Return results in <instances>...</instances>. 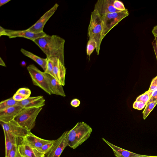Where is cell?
Instances as JSON below:
<instances>
[{"instance_id": "d6986e66", "label": "cell", "mask_w": 157, "mask_h": 157, "mask_svg": "<svg viewBox=\"0 0 157 157\" xmlns=\"http://www.w3.org/2000/svg\"><path fill=\"white\" fill-rule=\"evenodd\" d=\"M5 144V156L6 157L14 146L18 145V138L12 134L4 132Z\"/></svg>"}, {"instance_id": "7402d4cb", "label": "cell", "mask_w": 157, "mask_h": 157, "mask_svg": "<svg viewBox=\"0 0 157 157\" xmlns=\"http://www.w3.org/2000/svg\"><path fill=\"white\" fill-rule=\"evenodd\" d=\"M56 140H52L50 142L36 149L45 155L47 154L52 149L55 144Z\"/></svg>"}, {"instance_id": "d590c367", "label": "cell", "mask_w": 157, "mask_h": 157, "mask_svg": "<svg viewBox=\"0 0 157 157\" xmlns=\"http://www.w3.org/2000/svg\"><path fill=\"white\" fill-rule=\"evenodd\" d=\"M152 32L154 36H157V25L155 26L154 27L152 31Z\"/></svg>"}, {"instance_id": "603a6c76", "label": "cell", "mask_w": 157, "mask_h": 157, "mask_svg": "<svg viewBox=\"0 0 157 157\" xmlns=\"http://www.w3.org/2000/svg\"><path fill=\"white\" fill-rule=\"evenodd\" d=\"M97 44L95 40L93 39H89L87 45V54L90 57L94 50L96 49Z\"/></svg>"}, {"instance_id": "d4e9b609", "label": "cell", "mask_w": 157, "mask_h": 157, "mask_svg": "<svg viewBox=\"0 0 157 157\" xmlns=\"http://www.w3.org/2000/svg\"><path fill=\"white\" fill-rule=\"evenodd\" d=\"M46 58L47 59V68L46 71L44 72L45 73L49 74L54 77L53 72L54 67L53 59L52 58L51 59Z\"/></svg>"}, {"instance_id": "ffe728a7", "label": "cell", "mask_w": 157, "mask_h": 157, "mask_svg": "<svg viewBox=\"0 0 157 157\" xmlns=\"http://www.w3.org/2000/svg\"><path fill=\"white\" fill-rule=\"evenodd\" d=\"M21 52L25 56L31 59L37 63L43 69L45 72L46 69L47 59L41 58L33 53L23 48L20 50Z\"/></svg>"}, {"instance_id": "7a4b0ae2", "label": "cell", "mask_w": 157, "mask_h": 157, "mask_svg": "<svg viewBox=\"0 0 157 157\" xmlns=\"http://www.w3.org/2000/svg\"><path fill=\"white\" fill-rule=\"evenodd\" d=\"M92 132V128L86 123L78 122L69 131L68 146L76 149L90 137Z\"/></svg>"}, {"instance_id": "ac0fdd59", "label": "cell", "mask_w": 157, "mask_h": 157, "mask_svg": "<svg viewBox=\"0 0 157 157\" xmlns=\"http://www.w3.org/2000/svg\"><path fill=\"white\" fill-rule=\"evenodd\" d=\"M45 74L52 94L63 97H66L63 86L61 85L53 76L48 74Z\"/></svg>"}, {"instance_id": "30bf717a", "label": "cell", "mask_w": 157, "mask_h": 157, "mask_svg": "<svg viewBox=\"0 0 157 157\" xmlns=\"http://www.w3.org/2000/svg\"><path fill=\"white\" fill-rule=\"evenodd\" d=\"M7 36L10 38L18 37H24L29 39L33 42L36 39L46 35L44 32L40 33H35L27 30H13L6 29Z\"/></svg>"}, {"instance_id": "2e32d148", "label": "cell", "mask_w": 157, "mask_h": 157, "mask_svg": "<svg viewBox=\"0 0 157 157\" xmlns=\"http://www.w3.org/2000/svg\"><path fill=\"white\" fill-rule=\"evenodd\" d=\"M102 139L112 149L116 157H140L143 155L120 148L109 142L103 138H102Z\"/></svg>"}, {"instance_id": "9a60e30c", "label": "cell", "mask_w": 157, "mask_h": 157, "mask_svg": "<svg viewBox=\"0 0 157 157\" xmlns=\"http://www.w3.org/2000/svg\"><path fill=\"white\" fill-rule=\"evenodd\" d=\"M24 108L17 105L0 111V121L7 123L13 120Z\"/></svg>"}, {"instance_id": "277c9868", "label": "cell", "mask_w": 157, "mask_h": 157, "mask_svg": "<svg viewBox=\"0 0 157 157\" xmlns=\"http://www.w3.org/2000/svg\"><path fill=\"white\" fill-rule=\"evenodd\" d=\"M43 107L23 108L14 120L21 126L31 131L35 127L36 118Z\"/></svg>"}, {"instance_id": "9c48e42d", "label": "cell", "mask_w": 157, "mask_h": 157, "mask_svg": "<svg viewBox=\"0 0 157 157\" xmlns=\"http://www.w3.org/2000/svg\"><path fill=\"white\" fill-rule=\"evenodd\" d=\"M68 132L67 131L64 132L56 140L54 145L45 155V157H60L65 148L68 146Z\"/></svg>"}, {"instance_id": "4fadbf2b", "label": "cell", "mask_w": 157, "mask_h": 157, "mask_svg": "<svg viewBox=\"0 0 157 157\" xmlns=\"http://www.w3.org/2000/svg\"><path fill=\"white\" fill-rule=\"evenodd\" d=\"M45 100L42 96L29 97L23 101H18L17 105L23 108L43 107Z\"/></svg>"}, {"instance_id": "ba28073f", "label": "cell", "mask_w": 157, "mask_h": 157, "mask_svg": "<svg viewBox=\"0 0 157 157\" xmlns=\"http://www.w3.org/2000/svg\"><path fill=\"white\" fill-rule=\"evenodd\" d=\"M59 6L56 3L50 9L45 12L36 23L26 30L35 33H40L43 32L44 26L50 18L57 10Z\"/></svg>"}, {"instance_id": "6da1fadb", "label": "cell", "mask_w": 157, "mask_h": 157, "mask_svg": "<svg viewBox=\"0 0 157 157\" xmlns=\"http://www.w3.org/2000/svg\"><path fill=\"white\" fill-rule=\"evenodd\" d=\"M33 42L46 55L47 58H57L64 65V48L65 40L64 39L57 35L47 34Z\"/></svg>"}, {"instance_id": "3957f363", "label": "cell", "mask_w": 157, "mask_h": 157, "mask_svg": "<svg viewBox=\"0 0 157 157\" xmlns=\"http://www.w3.org/2000/svg\"><path fill=\"white\" fill-rule=\"evenodd\" d=\"M102 21L101 16L95 11L91 12L88 26V35L89 39H93L96 42V51L98 55L99 54L100 46L102 40Z\"/></svg>"}, {"instance_id": "5b68a950", "label": "cell", "mask_w": 157, "mask_h": 157, "mask_svg": "<svg viewBox=\"0 0 157 157\" xmlns=\"http://www.w3.org/2000/svg\"><path fill=\"white\" fill-rule=\"evenodd\" d=\"M27 69L33 85L40 88L48 95L52 94L45 73L33 64L29 65Z\"/></svg>"}, {"instance_id": "e0dca14e", "label": "cell", "mask_w": 157, "mask_h": 157, "mask_svg": "<svg viewBox=\"0 0 157 157\" xmlns=\"http://www.w3.org/2000/svg\"><path fill=\"white\" fill-rule=\"evenodd\" d=\"M19 152L23 156L27 157H45V155L39 151L36 148L29 146L21 144L18 145Z\"/></svg>"}, {"instance_id": "d6a6232c", "label": "cell", "mask_w": 157, "mask_h": 157, "mask_svg": "<svg viewBox=\"0 0 157 157\" xmlns=\"http://www.w3.org/2000/svg\"><path fill=\"white\" fill-rule=\"evenodd\" d=\"M152 45L157 61V36H154V39L152 42Z\"/></svg>"}, {"instance_id": "e575fe53", "label": "cell", "mask_w": 157, "mask_h": 157, "mask_svg": "<svg viewBox=\"0 0 157 157\" xmlns=\"http://www.w3.org/2000/svg\"><path fill=\"white\" fill-rule=\"evenodd\" d=\"M6 36L7 34L6 32V29H5L1 26H0V36Z\"/></svg>"}, {"instance_id": "7bdbcfd3", "label": "cell", "mask_w": 157, "mask_h": 157, "mask_svg": "<svg viewBox=\"0 0 157 157\" xmlns=\"http://www.w3.org/2000/svg\"></svg>"}, {"instance_id": "ee69618b", "label": "cell", "mask_w": 157, "mask_h": 157, "mask_svg": "<svg viewBox=\"0 0 157 157\" xmlns=\"http://www.w3.org/2000/svg\"><path fill=\"white\" fill-rule=\"evenodd\" d=\"M156 77H157V76H156Z\"/></svg>"}, {"instance_id": "8d00e7d4", "label": "cell", "mask_w": 157, "mask_h": 157, "mask_svg": "<svg viewBox=\"0 0 157 157\" xmlns=\"http://www.w3.org/2000/svg\"><path fill=\"white\" fill-rule=\"evenodd\" d=\"M11 0H0V6L7 3Z\"/></svg>"}, {"instance_id": "83f0119b", "label": "cell", "mask_w": 157, "mask_h": 157, "mask_svg": "<svg viewBox=\"0 0 157 157\" xmlns=\"http://www.w3.org/2000/svg\"><path fill=\"white\" fill-rule=\"evenodd\" d=\"M6 157H22L19 152L18 145L14 146Z\"/></svg>"}, {"instance_id": "5bb4252c", "label": "cell", "mask_w": 157, "mask_h": 157, "mask_svg": "<svg viewBox=\"0 0 157 157\" xmlns=\"http://www.w3.org/2000/svg\"><path fill=\"white\" fill-rule=\"evenodd\" d=\"M22 139L23 140L22 144L28 145L33 148L36 149L40 147L52 140L40 138L35 135L31 132Z\"/></svg>"}, {"instance_id": "1f68e13d", "label": "cell", "mask_w": 157, "mask_h": 157, "mask_svg": "<svg viewBox=\"0 0 157 157\" xmlns=\"http://www.w3.org/2000/svg\"><path fill=\"white\" fill-rule=\"evenodd\" d=\"M13 99L17 101H20L27 99L26 97L16 93L13 96Z\"/></svg>"}, {"instance_id": "f1b7e54d", "label": "cell", "mask_w": 157, "mask_h": 157, "mask_svg": "<svg viewBox=\"0 0 157 157\" xmlns=\"http://www.w3.org/2000/svg\"><path fill=\"white\" fill-rule=\"evenodd\" d=\"M149 100V97L147 91L140 95L136 98V101H141L147 104Z\"/></svg>"}, {"instance_id": "836d02e7", "label": "cell", "mask_w": 157, "mask_h": 157, "mask_svg": "<svg viewBox=\"0 0 157 157\" xmlns=\"http://www.w3.org/2000/svg\"><path fill=\"white\" fill-rule=\"evenodd\" d=\"M80 104V100L77 98L73 99L71 102V105L74 107H77Z\"/></svg>"}, {"instance_id": "cb8c5ba5", "label": "cell", "mask_w": 157, "mask_h": 157, "mask_svg": "<svg viewBox=\"0 0 157 157\" xmlns=\"http://www.w3.org/2000/svg\"><path fill=\"white\" fill-rule=\"evenodd\" d=\"M157 104V101H155L146 104L145 109L143 112V119L145 120L151 111Z\"/></svg>"}, {"instance_id": "8992f818", "label": "cell", "mask_w": 157, "mask_h": 157, "mask_svg": "<svg viewBox=\"0 0 157 157\" xmlns=\"http://www.w3.org/2000/svg\"><path fill=\"white\" fill-rule=\"evenodd\" d=\"M128 15V10L126 9L124 11L110 13L101 16L102 21V39L120 21Z\"/></svg>"}, {"instance_id": "60d3db41", "label": "cell", "mask_w": 157, "mask_h": 157, "mask_svg": "<svg viewBox=\"0 0 157 157\" xmlns=\"http://www.w3.org/2000/svg\"><path fill=\"white\" fill-rule=\"evenodd\" d=\"M155 101H157V94L155 98Z\"/></svg>"}, {"instance_id": "f546056e", "label": "cell", "mask_w": 157, "mask_h": 157, "mask_svg": "<svg viewBox=\"0 0 157 157\" xmlns=\"http://www.w3.org/2000/svg\"><path fill=\"white\" fill-rule=\"evenodd\" d=\"M113 5L116 9L120 11H124L126 9L123 3L117 0H114Z\"/></svg>"}, {"instance_id": "74e56055", "label": "cell", "mask_w": 157, "mask_h": 157, "mask_svg": "<svg viewBox=\"0 0 157 157\" xmlns=\"http://www.w3.org/2000/svg\"><path fill=\"white\" fill-rule=\"evenodd\" d=\"M0 65L2 66L6 67L5 62L1 57H0Z\"/></svg>"}, {"instance_id": "ab89813d", "label": "cell", "mask_w": 157, "mask_h": 157, "mask_svg": "<svg viewBox=\"0 0 157 157\" xmlns=\"http://www.w3.org/2000/svg\"><path fill=\"white\" fill-rule=\"evenodd\" d=\"M21 64H22V65H25V64H26V63L25 62V61H22L21 63Z\"/></svg>"}, {"instance_id": "7c38bea8", "label": "cell", "mask_w": 157, "mask_h": 157, "mask_svg": "<svg viewBox=\"0 0 157 157\" xmlns=\"http://www.w3.org/2000/svg\"><path fill=\"white\" fill-rule=\"evenodd\" d=\"M54 63L53 74L54 78L61 85H65L66 69L64 65L57 58H52Z\"/></svg>"}, {"instance_id": "b9f144b4", "label": "cell", "mask_w": 157, "mask_h": 157, "mask_svg": "<svg viewBox=\"0 0 157 157\" xmlns=\"http://www.w3.org/2000/svg\"><path fill=\"white\" fill-rule=\"evenodd\" d=\"M22 157H26V156H23Z\"/></svg>"}, {"instance_id": "52a82bcc", "label": "cell", "mask_w": 157, "mask_h": 157, "mask_svg": "<svg viewBox=\"0 0 157 157\" xmlns=\"http://www.w3.org/2000/svg\"><path fill=\"white\" fill-rule=\"evenodd\" d=\"M4 132H9L17 138L24 137L31 131L21 126L14 120L7 123L0 121Z\"/></svg>"}, {"instance_id": "4dcf8cb0", "label": "cell", "mask_w": 157, "mask_h": 157, "mask_svg": "<svg viewBox=\"0 0 157 157\" xmlns=\"http://www.w3.org/2000/svg\"><path fill=\"white\" fill-rule=\"evenodd\" d=\"M146 105V104L144 102L135 101L133 103V107L135 109L141 110L143 109Z\"/></svg>"}, {"instance_id": "4316f807", "label": "cell", "mask_w": 157, "mask_h": 157, "mask_svg": "<svg viewBox=\"0 0 157 157\" xmlns=\"http://www.w3.org/2000/svg\"><path fill=\"white\" fill-rule=\"evenodd\" d=\"M16 93L20 94L28 98L30 95L31 91L28 88H22L18 89Z\"/></svg>"}, {"instance_id": "44dd1931", "label": "cell", "mask_w": 157, "mask_h": 157, "mask_svg": "<svg viewBox=\"0 0 157 157\" xmlns=\"http://www.w3.org/2000/svg\"><path fill=\"white\" fill-rule=\"evenodd\" d=\"M17 102L13 99V97L2 101L0 103V111L17 105Z\"/></svg>"}, {"instance_id": "484cf974", "label": "cell", "mask_w": 157, "mask_h": 157, "mask_svg": "<svg viewBox=\"0 0 157 157\" xmlns=\"http://www.w3.org/2000/svg\"><path fill=\"white\" fill-rule=\"evenodd\" d=\"M157 90V78L156 76L152 80L149 88L147 92H148L149 99L150 98L152 93L155 90Z\"/></svg>"}, {"instance_id": "f35d334b", "label": "cell", "mask_w": 157, "mask_h": 157, "mask_svg": "<svg viewBox=\"0 0 157 157\" xmlns=\"http://www.w3.org/2000/svg\"><path fill=\"white\" fill-rule=\"evenodd\" d=\"M139 157H157V156H151L148 155H143V156Z\"/></svg>"}, {"instance_id": "8fae6325", "label": "cell", "mask_w": 157, "mask_h": 157, "mask_svg": "<svg viewBox=\"0 0 157 157\" xmlns=\"http://www.w3.org/2000/svg\"><path fill=\"white\" fill-rule=\"evenodd\" d=\"M114 0H98L94 5V10L102 16L110 13L121 11L116 9L113 5Z\"/></svg>"}]
</instances>
